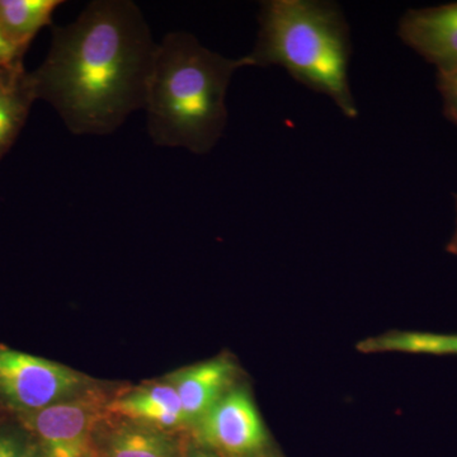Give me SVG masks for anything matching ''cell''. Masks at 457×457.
Masks as SVG:
<instances>
[{"instance_id": "e0dca14e", "label": "cell", "mask_w": 457, "mask_h": 457, "mask_svg": "<svg viewBox=\"0 0 457 457\" xmlns=\"http://www.w3.org/2000/svg\"><path fill=\"white\" fill-rule=\"evenodd\" d=\"M179 457H213V456L207 455V453H203V451L188 450V451H185V453H182V451H179Z\"/></svg>"}, {"instance_id": "6da1fadb", "label": "cell", "mask_w": 457, "mask_h": 457, "mask_svg": "<svg viewBox=\"0 0 457 457\" xmlns=\"http://www.w3.org/2000/svg\"><path fill=\"white\" fill-rule=\"evenodd\" d=\"M158 44L131 0H95L74 22L53 26L49 54L31 71L36 98L75 135H108L145 110Z\"/></svg>"}, {"instance_id": "9a60e30c", "label": "cell", "mask_w": 457, "mask_h": 457, "mask_svg": "<svg viewBox=\"0 0 457 457\" xmlns=\"http://www.w3.org/2000/svg\"><path fill=\"white\" fill-rule=\"evenodd\" d=\"M437 77V87L444 101L445 114L457 125V73Z\"/></svg>"}, {"instance_id": "5b68a950", "label": "cell", "mask_w": 457, "mask_h": 457, "mask_svg": "<svg viewBox=\"0 0 457 457\" xmlns=\"http://www.w3.org/2000/svg\"><path fill=\"white\" fill-rule=\"evenodd\" d=\"M107 404L101 393L84 389L35 413L13 418L45 457H93L96 431L108 416Z\"/></svg>"}, {"instance_id": "5bb4252c", "label": "cell", "mask_w": 457, "mask_h": 457, "mask_svg": "<svg viewBox=\"0 0 457 457\" xmlns=\"http://www.w3.org/2000/svg\"><path fill=\"white\" fill-rule=\"evenodd\" d=\"M0 457H45L35 440L13 417L0 420Z\"/></svg>"}, {"instance_id": "7c38bea8", "label": "cell", "mask_w": 457, "mask_h": 457, "mask_svg": "<svg viewBox=\"0 0 457 457\" xmlns=\"http://www.w3.org/2000/svg\"><path fill=\"white\" fill-rule=\"evenodd\" d=\"M62 4V0H0V21L14 44L27 51L42 29L53 26Z\"/></svg>"}, {"instance_id": "52a82bcc", "label": "cell", "mask_w": 457, "mask_h": 457, "mask_svg": "<svg viewBox=\"0 0 457 457\" xmlns=\"http://www.w3.org/2000/svg\"><path fill=\"white\" fill-rule=\"evenodd\" d=\"M399 36L437 75L457 73V3L411 9L400 20Z\"/></svg>"}, {"instance_id": "3957f363", "label": "cell", "mask_w": 457, "mask_h": 457, "mask_svg": "<svg viewBox=\"0 0 457 457\" xmlns=\"http://www.w3.org/2000/svg\"><path fill=\"white\" fill-rule=\"evenodd\" d=\"M260 32L248 66L278 65L294 79L328 96L345 116L357 117L348 82L351 37L335 3L270 0L262 3Z\"/></svg>"}, {"instance_id": "30bf717a", "label": "cell", "mask_w": 457, "mask_h": 457, "mask_svg": "<svg viewBox=\"0 0 457 457\" xmlns=\"http://www.w3.org/2000/svg\"><path fill=\"white\" fill-rule=\"evenodd\" d=\"M231 374L230 363L212 360L183 370L171 378L170 384L179 394L187 425H197L224 396Z\"/></svg>"}, {"instance_id": "ac0fdd59", "label": "cell", "mask_w": 457, "mask_h": 457, "mask_svg": "<svg viewBox=\"0 0 457 457\" xmlns=\"http://www.w3.org/2000/svg\"><path fill=\"white\" fill-rule=\"evenodd\" d=\"M447 249H449V252L451 253L457 254V237H453V239H451L449 246H447Z\"/></svg>"}, {"instance_id": "d6986e66", "label": "cell", "mask_w": 457, "mask_h": 457, "mask_svg": "<svg viewBox=\"0 0 457 457\" xmlns=\"http://www.w3.org/2000/svg\"><path fill=\"white\" fill-rule=\"evenodd\" d=\"M8 417H11V416H8V414L5 413V411H3L2 408H0V420H5V418H8Z\"/></svg>"}, {"instance_id": "8fae6325", "label": "cell", "mask_w": 457, "mask_h": 457, "mask_svg": "<svg viewBox=\"0 0 457 457\" xmlns=\"http://www.w3.org/2000/svg\"><path fill=\"white\" fill-rule=\"evenodd\" d=\"M35 101L31 73L23 62L0 69V161L25 128Z\"/></svg>"}, {"instance_id": "9c48e42d", "label": "cell", "mask_w": 457, "mask_h": 457, "mask_svg": "<svg viewBox=\"0 0 457 457\" xmlns=\"http://www.w3.org/2000/svg\"><path fill=\"white\" fill-rule=\"evenodd\" d=\"M107 413L164 432L187 425L179 394L170 383L147 385L122 394L108 402Z\"/></svg>"}, {"instance_id": "2e32d148", "label": "cell", "mask_w": 457, "mask_h": 457, "mask_svg": "<svg viewBox=\"0 0 457 457\" xmlns=\"http://www.w3.org/2000/svg\"><path fill=\"white\" fill-rule=\"evenodd\" d=\"M27 51L21 49L13 40L9 37L7 31L0 21V69L23 62Z\"/></svg>"}, {"instance_id": "ba28073f", "label": "cell", "mask_w": 457, "mask_h": 457, "mask_svg": "<svg viewBox=\"0 0 457 457\" xmlns=\"http://www.w3.org/2000/svg\"><path fill=\"white\" fill-rule=\"evenodd\" d=\"M99 423L93 457H179V447L167 432L117 418Z\"/></svg>"}, {"instance_id": "7a4b0ae2", "label": "cell", "mask_w": 457, "mask_h": 457, "mask_svg": "<svg viewBox=\"0 0 457 457\" xmlns=\"http://www.w3.org/2000/svg\"><path fill=\"white\" fill-rule=\"evenodd\" d=\"M248 66L206 49L194 35L170 32L158 44L147 84V131L156 146L212 152L228 121L231 78Z\"/></svg>"}, {"instance_id": "4fadbf2b", "label": "cell", "mask_w": 457, "mask_h": 457, "mask_svg": "<svg viewBox=\"0 0 457 457\" xmlns=\"http://www.w3.org/2000/svg\"><path fill=\"white\" fill-rule=\"evenodd\" d=\"M362 353L429 354V356H457V335L416 332V330H393L385 335L365 339L357 345Z\"/></svg>"}, {"instance_id": "ffe728a7", "label": "cell", "mask_w": 457, "mask_h": 457, "mask_svg": "<svg viewBox=\"0 0 457 457\" xmlns=\"http://www.w3.org/2000/svg\"><path fill=\"white\" fill-rule=\"evenodd\" d=\"M455 204H456V233L455 236L457 237V195H455Z\"/></svg>"}, {"instance_id": "8992f818", "label": "cell", "mask_w": 457, "mask_h": 457, "mask_svg": "<svg viewBox=\"0 0 457 457\" xmlns=\"http://www.w3.org/2000/svg\"><path fill=\"white\" fill-rule=\"evenodd\" d=\"M196 426L204 444L230 456L254 455L267 441L260 413L245 390L224 394Z\"/></svg>"}, {"instance_id": "277c9868", "label": "cell", "mask_w": 457, "mask_h": 457, "mask_svg": "<svg viewBox=\"0 0 457 457\" xmlns=\"http://www.w3.org/2000/svg\"><path fill=\"white\" fill-rule=\"evenodd\" d=\"M87 384L68 366L0 343V408L8 416L35 413L82 392Z\"/></svg>"}]
</instances>
